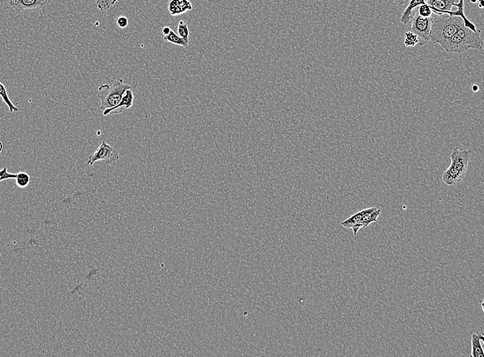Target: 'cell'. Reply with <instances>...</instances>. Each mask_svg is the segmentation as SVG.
<instances>
[{"label": "cell", "instance_id": "1", "mask_svg": "<svg viewBox=\"0 0 484 357\" xmlns=\"http://www.w3.org/2000/svg\"><path fill=\"white\" fill-rule=\"evenodd\" d=\"M441 47L448 53L461 54L470 49H483L484 41L481 37V31L474 32L463 25Z\"/></svg>", "mask_w": 484, "mask_h": 357}, {"label": "cell", "instance_id": "2", "mask_svg": "<svg viewBox=\"0 0 484 357\" xmlns=\"http://www.w3.org/2000/svg\"><path fill=\"white\" fill-rule=\"evenodd\" d=\"M432 19L429 41L435 44L443 46L455 35L457 30L463 26L461 18L448 15L437 16Z\"/></svg>", "mask_w": 484, "mask_h": 357}, {"label": "cell", "instance_id": "3", "mask_svg": "<svg viewBox=\"0 0 484 357\" xmlns=\"http://www.w3.org/2000/svg\"><path fill=\"white\" fill-rule=\"evenodd\" d=\"M131 86L124 83L122 78L116 80L112 85L103 84L98 88L100 99V109L102 111L116 106L123 98L125 91Z\"/></svg>", "mask_w": 484, "mask_h": 357}, {"label": "cell", "instance_id": "4", "mask_svg": "<svg viewBox=\"0 0 484 357\" xmlns=\"http://www.w3.org/2000/svg\"><path fill=\"white\" fill-rule=\"evenodd\" d=\"M432 19L433 16L430 18H423L420 16L415 10L413 11L411 19V31L419 36L420 46H424L429 41Z\"/></svg>", "mask_w": 484, "mask_h": 357}, {"label": "cell", "instance_id": "5", "mask_svg": "<svg viewBox=\"0 0 484 357\" xmlns=\"http://www.w3.org/2000/svg\"><path fill=\"white\" fill-rule=\"evenodd\" d=\"M119 158L118 152L113 146L103 140L97 151L89 158L88 164L93 166L94 163L100 161H105L107 163H112L118 161Z\"/></svg>", "mask_w": 484, "mask_h": 357}, {"label": "cell", "instance_id": "6", "mask_svg": "<svg viewBox=\"0 0 484 357\" xmlns=\"http://www.w3.org/2000/svg\"><path fill=\"white\" fill-rule=\"evenodd\" d=\"M8 2L16 11L28 13L46 7L49 0H8Z\"/></svg>", "mask_w": 484, "mask_h": 357}, {"label": "cell", "instance_id": "7", "mask_svg": "<svg viewBox=\"0 0 484 357\" xmlns=\"http://www.w3.org/2000/svg\"><path fill=\"white\" fill-rule=\"evenodd\" d=\"M470 151L465 148H462V149L458 148H454L450 156V160H451L450 165L458 171L466 174L470 158Z\"/></svg>", "mask_w": 484, "mask_h": 357}, {"label": "cell", "instance_id": "8", "mask_svg": "<svg viewBox=\"0 0 484 357\" xmlns=\"http://www.w3.org/2000/svg\"><path fill=\"white\" fill-rule=\"evenodd\" d=\"M134 101H135V94H134L132 88H130V89L125 91L123 98L118 104L113 107L103 111V116H106L110 114H119V113L123 112L124 110L130 109L133 106Z\"/></svg>", "mask_w": 484, "mask_h": 357}, {"label": "cell", "instance_id": "9", "mask_svg": "<svg viewBox=\"0 0 484 357\" xmlns=\"http://www.w3.org/2000/svg\"><path fill=\"white\" fill-rule=\"evenodd\" d=\"M453 6H456L457 10L446 11L445 15H448V16L451 17H458V18H461L464 23V26L465 28H468L474 32L481 31L480 29H477L476 26L465 16V0H459V2L454 3Z\"/></svg>", "mask_w": 484, "mask_h": 357}, {"label": "cell", "instance_id": "10", "mask_svg": "<svg viewBox=\"0 0 484 357\" xmlns=\"http://www.w3.org/2000/svg\"><path fill=\"white\" fill-rule=\"evenodd\" d=\"M168 9L169 13L175 17L192 11L193 5L189 0H170Z\"/></svg>", "mask_w": 484, "mask_h": 357}, {"label": "cell", "instance_id": "11", "mask_svg": "<svg viewBox=\"0 0 484 357\" xmlns=\"http://www.w3.org/2000/svg\"><path fill=\"white\" fill-rule=\"evenodd\" d=\"M426 3L436 16H442L446 11H451L455 0H426Z\"/></svg>", "mask_w": 484, "mask_h": 357}, {"label": "cell", "instance_id": "12", "mask_svg": "<svg viewBox=\"0 0 484 357\" xmlns=\"http://www.w3.org/2000/svg\"><path fill=\"white\" fill-rule=\"evenodd\" d=\"M465 176V173H462L450 165L442 175V181L448 186H453L462 181Z\"/></svg>", "mask_w": 484, "mask_h": 357}, {"label": "cell", "instance_id": "13", "mask_svg": "<svg viewBox=\"0 0 484 357\" xmlns=\"http://www.w3.org/2000/svg\"><path fill=\"white\" fill-rule=\"evenodd\" d=\"M381 213V209L374 207L362 210V223L363 228H367L373 222H376Z\"/></svg>", "mask_w": 484, "mask_h": 357}, {"label": "cell", "instance_id": "14", "mask_svg": "<svg viewBox=\"0 0 484 357\" xmlns=\"http://www.w3.org/2000/svg\"><path fill=\"white\" fill-rule=\"evenodd\" d=\"M341 224L344 228H351L354 232V236H356L360 228H363V223H362V210L354 214L349 218H347L344 221L341 222Z\"/></svg>", "mask_w": 484, "mask_h": 357}, {"label": "cell", "instance_id": "15", "mask_svg": "<svg viewBox=\"0 0 484 357\" xmlns=\"http://www.w3.org/2000/svg\"><path fill=\"white\" fill-rule=\"evenodd\" d=\"M484 341V335L483 333L481 335L474 333L472 335L471 338V355L472 357H484L483 349V343H481V341Z\"/></svg>", "mask_w": 484, "mask_h": 357}, {"label": "cell", "instance_id": "16", "mask_svg": "<svg viewBox=\"0 0 484 357\" xmlns=\"http://www.w3.org/2000/svg\"><path fill=\"white\" fill-rule=\"evenodd\" d=\"M426 4L425 0H409L407 6L401 16L400 21L403 24H407L411 21L413 11L422 4Z\"/></svg>", "mask_w": 484, "mask_h": 357}, {"label": "cell", "instance_id": "17", "mask_svg": "<svg viewBox=\"0 0 484 357\" xmlns=\"http://www.w3.org/2000/svg\"><path fill=\"white\" fill-rule=\"evenodd\" d=\"M164 41L165 42H169L173 43V44L177 45V46H180L183 47L185 49L189 48V42L186 41L185 39L181 38L178 35H177L174 31H171L169 35H165L163 37Z\"/></svg>", "mask_w": 484, "mask_h": 357}, {"label": "cell", "instance_id": "18", "mask_svg": "<svg viewBox=\"0 0 484 357\" xmlns=\"http://www.w3.org/2000/svg\"><path fill=\"white\" fill-rule=\"evenodd\" d=\"M177 29L179 36L189 43V41H190V33H189L188 23L182 21V20H180L178 23H177Z\"/></svg>", "mask_w": 484, "mask_h": 357}, {"label": "cell", "instance_id": "19", "mask_svg": "<svg viewBox=\"0 0 484 357\" xmlns=\"http://www.w3.org/2000/svg\"><path fill=\"white\" fill-rule=\"evenodd\" d=\"M420 38L413 31H407L405 34V39H404V44L406 47H414L417 45H419Z\"/></svg>", "mask_w": 484, "mask_h": 357}, {"label": "cell", "instance_id": "20", "mask_svg": "<svg viewBox=\"0 0 484 357\" xmlns=\"http://www.w3.org/2000/svg\"><path fill=\"white\" fill-rule=\"evenodd\" d=\"M0 96L2 98L3 101L6 103V105H7L8 108H9V111L11 113L16 112V111H19V109L16 107H15L11 100H10L6 88H5L4 85L1 83H0Z\"/></svg>", "mask_w": 484, "mask_h": 357}, {"label": "cell", "instance_id": "21", "mask_svg": "<svg viewBox=\"0 0 484 357\" xmlns=\"http://www.w3.org/2000/svg\"><path fill=\"white\" fill-rule=\"evenodd\" d=\"M97 8L100 11H106L118 1V0H95Z\"/></svg>", "mask_w": 484, "mask_h": 357}, {"label": "cell", "instance_id": "22", "mask_svg": "<svg viewBox=\"0 0 484 357\" xmlns=\"http://www.w3.org/2000/svg\"><path fill=\"white\" fill-rule=\"evenodd\" d=\"M30 181H31V178H30L29 175L26 173H19L17 174L16 176V184L18 185L19 188H25L28 186L30 183Z\"/></svg>", "mask_w": 484, "mask_h": 357}, {"label": "cell", "instance_id": "23", "mask_svg": "<svg viewBox=\"0 0 484 357\" xmlns=\"http://www.w3.org/2000/svg\"><path fill=\"white\" fill-rule=\"evenodd\" d=\"M100 278V270L98 268H93L85 275L84 280L89 283H95Z\"/></svg>", "mask_w": 484, "mask_h": 357}, {"label": "cell", "instance_id": "24", "mask_svg": "<svg viewBox=\"0 0 484 357\" xmlns=\"http://www.w3.org/2000/svg\"><path fill=\"white\" fill-rule=\"evenodd\" d=\"M415 11L420 16L423 17V18H430L433 15L431 8L426 3L420 5L418 8H415Z\"/></svg>", "mask_w": 484, "mask_h": 357}, {"label": "cell", "instance_id": "25", "mask_svg": "<svg viewBox=\"0 0 484 357\" xmlns=\"http://www.w3.org/2000/svg\"><path fill=\"white\" fill-rule=\"evenodd\" d=\"M17 174H11L8 173L7 168H4L0 171V181L7 178H16Z\"/></svg>", "mask_w": 484, "mask_h": 357}, {"label": "cell", "instance_id": "26", "mask_svg": "<svg viewBox=\"0 0 484 357\" xmlns=\"http://www.w3.org/2000/svg\"><path fill=\"white\" fill-rule=\"evenodd\" d=\"M128 19L125 16H120L116 19V24L120 28H125L128 26Z\"/></svg>", "mask_w": 484, "mask_h": 357}, {"label": "cell", "instance_id": "27", "mask_svg": "<svg viewBox=\"0 0 484 357\" xmlns=\"http://www.w3.org/2000/svg\"><path fill=\"white\" fill-rule=\"evenodd\" d=\"M83 290H84V283H83V282H81V283H80L79 285H78L77 287H75V289L72 291V293H73V294H75V293H81V292L83 291Z\"/></svg>", "mask_w": 484, "mask_h": 357}, {"label": "cell", "instance_id": "28", "mask_svg": "<svg viewBox=\"0 0 484 357\" xmlns=\"http://www.w3.org/2000/svg\"><path fill=\"white\" fill-rule=\"evenodd\" d=\"M171 31H172V29L168 27V26H166V27H164L163 29H162V34H163L164 36H165V35H169Z\"/></svg>", "mask_w": 484, "mask_h": 357}, {"label": "cell", "instance_id": "29", "mask_svg": "<svg viewBox=\"0 0 484 357\" xmlns=\"http://www.w3.org/2000/svg\"><path fill=\"white\" fill-rule=\"evenodd\" d=\"M471 90H472V91H473V92H477V91H478L479 90H480V89H479V86H477V85L474 84V85H472V86H471Z\"/></svg>", "mask_w": 484, "mask_h": 357}, {"label": "cell", "instance_id": "30", "mask_svg": "<svg viewBox=\"0 0 484 357\" xmlns=\"http://www.w3.org/2000/svg\"><path fill=\"white\" fill-rule=\"evenodd\" d=\"M484 0H478V1H477L478 2V4H477L478 8H484Z\"/></svg>", "mask_w": 484, "mask_h": 357}, {"label": "cell", "instance_id": "31", "mask_svg": "<svg viewBox=\"0 0 484 357\" xmlns=\"http://www.w3.org/2000/svg\"><path fill=\"white\" fill-rule=\"evenodd\" d=\"M2 149H3V144L2 143H1V142L0 141V153H1V151H2Z\"/></svg>", "mask_w": 484, "mask_h": 357}, {"label": "cell", "instance_id": "32", "mask_svg": "<svg viewBox=\"0 0 484 357\" xmlns=\"http://www.w3.org/2000/svg\"><path fill=\"white\" fill-rule=\"evenodd\" d=\"M470 2L473 3V4H476L478 0H470Z\"/></svg>", "mask_w": 484, "mask_h": 357}, {"label": "cell", "instance_id": "33", "mask_svg": "<svg viewBox=\"0 0 484 357\" xmlns=\"http://www.w3.org/2000/svg\"><path fill=\"white\" fill-rule=\"evenodd\" d=\"M402 1V0H394L395 2L397 3V4H400V1Z\"/></svg>", "mask_w": 484, "mask_h": 357}, {"label": "cell", "instance_id": "34", "mask_svg": "<svg viewBox=\"0 0 484 357\" xmlns=\"http://www.w3.org/2000/svg\"><path fill=\"white\" fill-rule=\"evenodd\" d=\"M481 303H482V310H483V311H484V306H483V303H483V300H482V301H481Z\"/></svg>", "mask_w": 484, "mask_h": 357}]
</instances>
